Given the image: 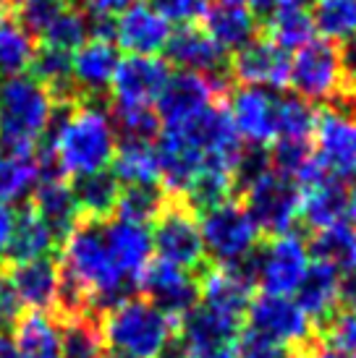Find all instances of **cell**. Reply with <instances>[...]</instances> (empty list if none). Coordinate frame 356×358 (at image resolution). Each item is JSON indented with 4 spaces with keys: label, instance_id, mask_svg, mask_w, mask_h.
Instances as JSON below:
<instances>
[{
    "label": "cell",
    "instance_id": "cell-9",
    "mask_svg": "<svg viewBox=\"0 0 356 358\" xmlns=\"http://www.w3.org/2000/svg\"><path fill=\"white\" fill-rule=\"evenodd\" d=\"M288 84L294 87V94L307 102H338L343 97V73H341V58L333 42L312 40L296 50L291 60Z\"/></svg>",
    "mask_w": 356,
    "mask_h": 358
},
{
    "label": "cell",
    "instance_id": "cell-31",
    "mask_svg": "<svg viewBox=\"0 0 356 358\" xmlns=\"http://www.w3.org/2000/svg\"><path fill=\"white\" fill-rule=\"evenodd\" d=\"M116 180L123 189L129 186H160L163 170H160V155L152 141H123L116 157L113 170Z\"/></svg>",
    "mask_w": 356,
    "mask_h": 358
},
{
    "label": "cell",
    "instance_id": "cell-33",
    "mask_svg": "<svg viewBox=\"0 0 356 358\" xmlns=\"http://www.w3.org/2000/svg\"><path fill=\"white\" fill-rule=\"evenodd\" d=\"M309 257H315L317 264H325L341 278L356 272V225L343 220L338 225L317 230L309 243Z\"/></svg>",
    "mask_w": 356,
    "mask_h": 358
},
{
    "label": "cell",
    "instance_id": "cell-7",
    "mask_svg": "<svg viewBox=\"0 0 356 358\" xmlns=\"http://www.w3.org/2000/svg\"><path fill=\"white\" fill-rule=\"evenodd\" d=\"M249 329L286 353H307L315 343V324L291 296L259 293L247 308Z\"/></svg>",
    "mask_w": 356,
    "mask_h": 358
},
{
    "label": "cell",
    "instance_id": "cell-42",
    "mask_svg": "<svg viewBox=\"0 0 356 358\" xmlns=\"http://www.w3.org/2000/svg\"><path fill=\"white\" fill-rule=\"evenodd\" d=\"M147 3L168 24H178V27L197 24L199 19H205L210 8L207 0H147Z\"/></svg>",
    "mask_w": 356,
    "mask_h": 358
},
{
    "label": "cell",
    "instance_id": "cell-21",
    "mask_svg": "<svg viewBox=\"0 0 356 358\" xmlns=\"http://www.w3.org/2000/svg\"><path fill=\"white\" fill-rule=\"evenodd\" d=\"M254 280L244 264L238 267H215L205 269L199 278V303L228 311L233 317H247V308L254 299Z\"/></svg>",
    "mask_w": 356,
    "mask_h": 358
},
{
    "label": "cell",
    "instance_id": "cell-15",
    "mask_svg": "<svg viewBox=\"0 0 356 358\" xmlns=\"http://www.w3.org/2000/svg\"><path fill=\"white\" fill-rule=\"evenodd\" d=\"M288 73H291L288 52L265 37H257L252 45L233 52V58L228 60V76L238 87L280 92L288 87Z\"/></svg>",
    "mask_w": 356,
    "mask_h": 358
},
{
    "label": "cell",
    "instance_id": "cell-23",
    "mask_svg": "<svg viewBox=\"0 0 356 358\" xmlns=\"http://www.w3.org/2000/svg\"><path fill=\"white\" fill-rule=\"evenodd\" d=\"M105 241H108L110 257L123 278L137 282L142 269L149 264L152 257V233L147 225L126 222V220H105Z\"/></svg>",
    "mask_w": 356,
    "mask_h": 358
},
{
    "label": "cell",
    "instance_id": "cell-20",
    "mask_svg": "<svg viewBox=\"0 0 356 358\" xmlns=\"http://www.w3.org/2000/svg\"><path fill=\"white\" fill-rule=\"evenodd\" d=\"M170 40V24L147 0H137L129 10L116 19V48H123L129 55H158Z\"/></svg>",
    "mask_w": 356,
    "mask_h": 358
},
{
    "label": "cell",
    "instance_id": "cell-30",
    "mask_svg": "<svg viewBox=\"0 0 356 358\" xmlns=\"http://www.w3.org/2000/svg\"><path fill=\"white\" fill-rule=\"evenodd\" d=\"M121 186L116 176L110 170H100V173H89L79 176L71 183L74 199L79 207L81 220H92V222H105L116 215V204L121 196Z\"/></svg>",
    "mask_w": 356,
    "mask_h": 358
},
{
    "label": "cell",
    "instance_id": "cell-34",
    "mask_svg": "<svg viewBox=\"0 0 356 358\" xmlns=\"http://www.w3.org/2000/svg\"><path fill=\"white\" fill-rule=\"evenodd\" d=\"M37 45L29 31L21 27L6 6L0 8V76H21L32 69Z\"/></svg>",
    "mask_w": 356,
    "mask_h": 358
},
{
    "label": "cell",
    "instance_id": "cell-5",
    "mask_svg": "<svg viewBox=\"0 0 356 358\" xmlns=\"http://www.w3.org/2000/svg\"><path fill=\"white\" fill-rule=\"evenodd\" d=\"M244 267L252 275L254 285L262 288V293L294 296L307 269L312 267V257L301 236L286 233L267 241L262 249H257L244 262Z\"/></svg>",
    "mask_w": 356,
    "mask_h": 358
},
{
    "label": "cell",
    "instance_id": "cell-46",
    "mask_svg": "<svg viewBox=\"0 0 356 358\" xmlns=\"http://www.w3.org/2000/svg\"><path fill=\"white\" fill-rule=\"evenodd\" d=\"M137 0H71L74 8H79L87 19H105L116 21L123 10H129Z\"/></svg>",
    "mask_w": 356,
    "mask_h": 358
},
{
    "label": "cell",
    "instance_id": "cell-40",
    "mask_svg": "<svg viewBox=\"0 0 356 358\" xmlns=\"http://www.w3.org/2000/svg\"><path fill=\"white\" fill-rule=\"evenodd\" d=\"M89 40V19L79 8H69L60 13L58 19L50 24L45 34H42V45L45 48H55L63 52L79 50L81 45Z\"/></svg>",
    "mask_w": 356,
    "mask_h": 358
},
{
    "label": "cell",
    "instance_id": "cell-8",
    "mask_svg": "<svg viewBox=\"0 0 356 358\" xmlns=\"http://www.w3.org/2000/svg\"><path fill=\"white\" fill-rule=\"evenodd\" d=\"M152 249L163 262L184 269H205V243L197 212L186 201L168 199L152 228Z\"/></svg>",
    "mask_w": 356,
    "mask_h": 358
},
{
    "label": "cell",
    "instance_id": "cell-16",
    "mask_svg": "<svg viewBox=\"0 0 356 358\" xmlns=\"http://www.w3.org/2000/svg\"><path fill=\"white\" fill-rule=\"evenodd\" d=\"M244 319L228 311L197 303L184 319H178L176 340L170 350H212L231 348L241 335Z\"/></svg>",
    "mask_w": 356,
    "mask_h": 358
},
{
    "label": "cell",
    "instance_id": "cell-47",
    "mask_svg": "<svg viewBox=\"0 0 356 358\" xmlns=\"http://www.w3.org/2000/svg\"><path fill=\"white\" fill-rule=\"evenodd\" d=\"M21 319V303L16 299V293L11 288L8 278L0 272V335L13 332V327Z\"/></svg>",
    "mask_w": 356,
    "mask_h": 358
},
{
    "label": "cell",
    "instance_id": "cell-37",
    "mask_svg": "<svg viewBox=\"0 0 356 358\" xmlns=\"http://www.w3.org/2000/svg\"><path fill=\"white\" fill-rule=\"evenodd\" d=\"M320 113L312 102L296 94H280L278 100V139L312 141Z\"/></svg>",
    "mask_w": 356,
    "mask_h": 358
},
{
    "label": "cell",
    "instance_id": "cell-48",
    "mask_svg": "<svg viewBox=\"0 0 356 358\" xmlns=\"http://www.w3.org/2000/svg\"><path fill=\"white\" fill-rule=\"evenodd\" d=\"M13 225H16V209L11 207L8 201L0 199V257H6Z\"/></svg>",
    "mask_w": 356,
    "mask_h": 358
},
{
    "label": "cell",
    "instance_id": "cell-54",
    "mask_svg": "<svg viewBox=\"0 0 356 358\" xmlns=\"http://www.w3.org/2000/svg\"><path fill=\"white\" fill-rule=\"evenodd\" d=\"M309 353V350H307ZM307 353H286V358H309Z\"/></svg>",
    "mask_w": 356,
    "mask_h": 358
},
{
    "label": "cell",
    "instance_id": "cell-44",
    "mask_svg": "<svg viewBox=\"0 0 356 358\" xmlns=\"http://www.w3.org/2000/svg\"><path fill=\"white\" fill-rule=\"evenodd\" d=\"M233 353L236 358H286V350L273 345L270 340L252 332L249 327L241 329V335L233 343Z\"/></svg>",
    "mask_w": 356,
    "mask_h": 358
},
{
    "label": "cell",
    "instance_id": "cell-17",
    "mask_svg": "<svg viewBox=\"0 0 356 358\" xmlns=\"http://www.w3.org/2000/svg\"><path fill=\"white\" fill-rule=\"evenodd\" d=\"M168 66H178L186 73H199L210 79H231L228 76V52L218 48V42L210 37L205 27L189 24L170 31V40L165 45Z\"/></svg>",
    "mask_w": 356,
    "mask_h": 358
},
{
    "label": "cell",
    "instance_id": "cell-13",
    "mask_svg": "<svg viewBox=\"0 0 356 358\" xmlns=\"http://www.w3.org/2000/svg\"><path fill=\"white\" fill-rule=\"evenodd\" d=\"M315 157L333 178H356V110L336 108L320 115Z\"/></svg>",
    "mask_w": 356,
    "mask_h": 358
},
{
    "label": "cell",
    "instance_id": "cell-6",
    "mask_svg": "<svg viewBox=\"0 0 356 358\" xmlns=\"http://www.w3.org/2000/svg\"><path fill=\"white\" fill-rule=\"evenodd\" d=\"M299 186L270 168L241 189V207L262 236H286L299 220Z\"/></svg>",
    "mask_w": 356,
    "mask_h": 358
},
{
    "label": "cell",
    "instance_id": "cell-1",
    "mask_svg": "<svg viewBox=\"0 0 356 358\" xmlns=\"http://www.w3.org/2000/svg\"><path fill=\"white\" fill-rule=\"evenodd\" d=\"M118 136L113 131L110 115L92 100L55 102L53 120L45 134V150L40 152L42 176H89L108 170L116 157Z\"/></svg>",
    "mask_w": 356,
    "mask_h": 358
},
{
    "label": "cell",
    "instance_id": "cell-24",
    "mask_svg": "<svg viewBox=\"0 0 356 358\" xmlns=\"http://www.w3.org/2000/svg\"><path fill=\"white\" fill-rule=\"evenodd\" d=\"M299 191V217L315 233L346 220L348 189L343 186V180L325 176Z\"/></svg>",
    "mask_w": 356,
    "mask_h": 358
},
{
    "label": "cell",
    "instance_id": "cell-18",
    "mask_svg": "<svg viewBox=\"0 0 356 358\" xmlns=\"http://www.w3.org/2000/svg\"><path fill=\"white\" fill-rule=\"evenodd\" d=\"M11 288L16 293L21 308L42 311V314H55L60 299V264L58 259L42 257L21 264H11L8 272Z\"/></svg>",
    "mask_w": 356,
    "mask_h": 358
},
{
    "label": "cell",
    "instance_id": "cell-19",
    "mask_svg": "<svg viewBox=\"0 0 356 358\" xmlns=\"http://www.w3.org/2000/svg\"><path fill=\"white\" fill-rule=\"evenodd\" d=\"M121 63L118 48L110 40H87L71 55V79L81 100H100L113 84Z\"/></svg>",
    "mask_w": 356,
    "mask_h": 358
},
{
    "label": "cell",
    "instance_id": "cell-22",
    "mask_svg": "<svg viewBox=\"0 0 356 358\" xmlns=\"http://www.w3.org/2000/svg\"><path fill=\"white\" fill-rule=\"evenodd\" d=\"M29 207L48 222V228L55 233L58 241L66 238L81 220L76 199H74V191H71V183L63 176H58V173L42 176L40 183L32 191Z\"/></svg>",
    "mask_w": 356,
    "mask_h": 358
},
{
    "label": "cell",
    "instance_id": "cell-49",
    "mask_svg": "<svg viewBox=\"0 0 356 358\" xmlns=\"http://www.w3.org/2000/svg\"><path fill=\"white\" fill-rule=\"evenodd\" d=\"M341 306L346 311H356V272L341 278Z\"/></svg>",
    "mask_w": 356,
    "mask_h": 358
},
{
    "label": "cell",
    "instance_id": "cell-38",
    "mask_svg": "<svg viewBox=\"0 0 356 358\" xmlns=\"http://www.w3.org/2000/svg\"><path fill=\"white\" fill-rule=\"evenodd\" d=\"M63 327V358H108L100 319L79 317L60 322Z\"/></svg>",
    "mask_w": 356,
    "mask_h": 358
},
{
    "label": "cell",
    "instance_id": "cell-35",
    "mask_svg": "<svg viewBox=\"0 0 356 358\" xmlns=\"http://www.w3.org/2000/svg\"><path fill=\"white\" fill-rule=\"evenodd\" d=\"M312 21L320 40L343 45L356 37V0H317Z\"/></svg>",
    "mask_w": 356,
    "mask_h": 358
},
{
    "label": "cell",
    "instance_id": "cell-11",
    "mask_svg": "<svg viewBox=\"0 0 356 358\" xmlns=\"http://www.w3.org/2000/svg\"><path fill=\"white\" fill-rule=\"evenodd\" d=\"M170 71L168 60L158 55H126L121 58L110 92L113 105H129V108H155L160 94L168 87Z\"/></svg>",
    "mask_w": 356,
    "mask_h": 358
},
{
    "label": "cell",
    "instance_id": "cell-28",
    "mask_svg": "<svg viewBox=\"0 0 356 358\" xmlns=\"http://www.w3.org/2000/svg\"><path fill=\"white\" fill-rule=\"evenodd\" d=\"M294 296H296L294 301L309 317V322L315 327L317 324L325 327L327 322L338 314V306H341V275L327 269L325 264L315 262L307 269V275H304Z\"/></svg>",
    "mask_w": 356,
    "mask_h": 358
},
{
    "label": "cell",
    "instance_id": "cell-39",
    "mask_svg": "<svg viewBox=\"0 0 356 358\" xmlns=\"http://www.w3.org/2000/svg\"><path fill=\"white\" fill-rule=\"evenodd\" d=\"M110 123L116 136H123V141H152L163 129L155 108H129V105H113Z\"/></svg>",
    "mask_w": 356,
    "mask_h": 358
},
{
    "label": "cell",
    "instance_id": "cell-43",
    "mask_svg": "<svg viewBox=\"0 0 356 358\" xmlns=\"http://www.w3.org/2000/svg\"><path fill=\"white\" fill-rule=\"evenodd\" d=\"M325 343L327 348L343 350L356 358V311L336 314L325 324Z\"/></svg>",
    "mask_w": 356,
    "mask_h": 358
},
{
    "label": "cell",
    "instance_id": "cell-4",
    "mask_svg": "<svg viewBox=\"0 0 356 358\" xmlns=\"http://www.w3.org/2000/svg\"><path fill=\"white\" fill-rule=\"evenodd\" d=\"M205 257H210L218 267H238L244 264L262 238L254 220L241 207V201L228 199L218 207L202 212L199 220Z\"/></svg>",
    "mask_w": 356,
    "mask_h": 358
},
{
    "label": "cell",
    "instance_id": "cell-41",
    "mask_svg": "<svg viewBox=\"0 0 356 358\" xmlns=\"http://www.w3.org/2000/svg\"><path fill=\"white\" fill-rule=\"evenodd\" d=\"M71 6V0H8L6 8L16 16L32 37H42L53 21Z\"/></svg>",
    "mask_w": 356,
    "mask_h": 358
},
{
    "label": "cell",
    "instance_id": "cell-25",
    "mask_svg": "<svg viewBox=\"0 0 356 358\" xmlns=\"http://www.w3.org/2000/svg\"><path fill=\"white\" fill-rule=\"evenodd\" d=\"M205 31L218 42V48L223 52H238L257 40L262 27H259V19L247 6L220 3L218 0L205 13Z\"/></svg>",
    "mask_w": 356,
    "mask_h": 358
},
{
    "label": "cell",
    "instance_id": "cell-12",
    "mask_svg": "<svg viewBox=\"0 0 356 358\" xmlns=\"http://www.w3.org/2000/svg\"><path fill=\"white\" fill-rule=\"evenodd\" d=\"M278 100L280 92L259 87H236L228 92L226 110L238 139H247L252 147H273L278 141Z\"/></svg>",
    "mask_w": 356,
    "mask_h": 358
},
{
    "label": "cell",
    "instance_id": "cell-29",
    "mask_svg": "<svg viewBox=\"0 0 356 358\" xmlns=\"http://www.w3.org/2000/svg\"><path fill=\"white\" fill-rule=\"evenodd\" d=\"M11 340L16 358H63V327L53 314H21Z\"/></svg>",
    "mask_w": 356,
    "mask_h": 358
},
{
    "label": "cell",
    "instance_id": "cell-45",
    "mask_svg": "<svg viewBox=\"0 0 356 358\" xmlns=\"http://www.w3.org/2000/svg\"><path fill=\"white\" fill-rule=\"evenodd\" d=\"M338 58H341V73H343V97L338 102V108L356 110V37L346 40L338 48Z\"/></svg>",
    "mask_w": 356,
    "mask_h": 358
},
{
    "label": "cell",
    "instance_id": "cell-26",
    "mask_svg": "<svg viewBox=\"0 0 356 358\" xmlns=\"http://www.w3.org/2000/svg\"><path fill=\"white\" fill-rule=\"evenodd\" d=\"M42 178L37 147H19L0 141V199L13 204L34 191Z\"/></svg>",
    "mask_w": 356,
    "mask_h": 358
},
{
    "label": "cell",
    "instance_id": "cell-52",
    "mask_svg": "<svg viewBox=\"0 0 356 358\" xmlns=\"http://www.w3.org/2000/svg\"><path fill=\"white\" fill-rule=\"evenodd\" d=\"M346 222L356 225V183L354 189H348V204H346Z\"/></svg>",
    "mask_w": 356,
    "mask_h": 358
},
{
    "label": "cell",
    "instance_id": "cell-32",
    "mask_svg": "<svg viewBox=\"0 0 356 358\" xmlns=\"http://www.w3.org/2000/svg\"><path fill=\"white\" fill-rule=\"evenodd\" d=\"M55 243H58V238L48 228V222L32 207H24L21 212H16V225H13V233H11L6 259L11 264H21V262L50 257Z\"/></svg>",
    "mask_w": 356,
    "mask_h": 358
},
{
    "label": "cell",
    "instance_id": "cell-53",
    "mask_svg": "<svg viewBox=\"0 0 356 358\" xmlns=\"http://www.w3.org/2000/svg\"><path fill=\"white\" fill-rule=\"evenodd\" d=\"M312 358H354V356H348V353H343V350H336V348H322V350H317Z\"/></svg>",
    "mask_w": 356,
    "mask_h": 358
},
{
    "label": "cell",
    "instance_id": "cell-27",
    "mask_svg": "<svg viewBox=\"0 0 356 358\" xmlns=\"http://www.w3.org/2000/svg\"><path fill=\"white\" fill-rule=\"evenodd\" d=\"M265 40L278 45L280 50H301L315 40V21L312 10L299 0H278L275 8L267 10L265 21L259 24Z\"/></svg>",
    "mask_w": 356,
    "mask_h": 358
},
{
    "label": "cell",
    "instance_id": "cell-51",
    "mask_svg": "<svg viewBox=\"0 0 356 358\" xmlns=\"http://www.w3.org/2000/svg\"><path fill=\"white\" fill-rule=\"evenodd\" d=\"M220 3H236V6H247V8L257 16V13H267V10L275 8L278 0H220Z\"/></svg>",
    "mask_w": 356,
    "mask_h": 358
},
{
    "label": "cell",
    "instance_id": "cell-50",
    "mask_svg": "<svg viewBox=\"0 0 356 358\" xmlns=\"http://www.w3.org/2000/svg\"><path fill=\"white\" fill-rule=\"evenodd\" d=\"M178 358H236L233 345L231 348H212V350H176Z\"/></svg>",
    "mask_w": 356,
    "mask_h": 358
},
{
    "label": "cell",
    "instance_id": "cell-14",
    "mask_svg": "<svg viewBox=\"0 0 356 358\" xmlns=\"http://www.w3.org/2000/svg\"><path fill=\"white\" fill-rule=\"evenodd\" d=\"M228 90H231V79H210L199 73H186V71L173 73L155 105L160 126H173V123L197 115L199 110L220 102V97H226Z\"/></svg>",
    "mask_w": 356,
    "mask_h": 358
},
{
    "label": "cell",
    "instance_id": "cell-56",
    "mask_svg": "<svg viewBox=\"0 0 356 358\" xmlns=\"http://www.w3.org/2000/svg\"><path fill=\"white\" fill-rule=\"evenodd\" d=\"M6 3H8V0H0V6H6Z\"/></svg>",
    "mask_w": 356,
    "mask_h": 358
},
{
    "label": "cell",
    "instance_id": "cell-10",
    "mask_svg": "<svg viewBox=\"0 0 356 358\" xmlns=\"http://www.w3.org/2000/svg\"><path fill=\"white\" fill-rule=\"evenodd\" d=\"M137 288L144 293V301H149L176 322L199 303V275H194L191 269L168 264L163 259L149 262L142 269Z\"/></svg>",
    "mask_w": 356,
    "mask_h": 358
},
{
    "label": "cell",
    "instance_id": "cell-2",
    "mask_svg": "<svg viewBox=\"0 0 356 358\" xmlns=\"http://www.w3.org/2000/svg\"><path fill=\"white\" fill-rule=\"evenodd\" d=\"M178 322L144 299H129L100 317L108 358H160L173 348Z\"/></svg>",
    "mask_w": 356,
    "mask_h": 358
},
{
    "label": "cell",
    "instance_id": "cell-55",
    "mask_svg": "<svg viewBox=\"0 0 356 358\" xmlns=\"http://www.w3.org/2000/svg\"><path fill=\"white\" fill-rule=\"evenodd\" d=\"M299 3H301V6H315L317 0H299Z\"/></svg>",
    "mask_w": 356,
    "mask_h": 358
},
{
    "label": "cell",
    "instance_id": "cell-36",
    "mask_svg": "<svg viewBox=\"0 0 356 358\" xmlns=\"http://www.w3.org/2000/svg\"><path fill=\"white\" fill-rule=\"evenodd\" d=\"M168 194L163 186H129L121 189L118 204H116V217L137 225H147L160 217V212L168 204Z\"/></svg>",
    "mask_w": 356,
    "mask_h": 358
},
{
    "label": "cell",
    "instance_id": "cell-3",
    "mask_svg": "<svg viewBox=\"0 0 356 358\" xmlns=\"http://www.w3.org/2000/svg\"><path fill=\"white\" fill-rule=\"evenodd\" d=\"M55 100L34 76H11L0 81V141L37 147L53 120Z\"/></svg>",
    "mask_w": 356,
    "mask_h": 358
}]
</instances>
